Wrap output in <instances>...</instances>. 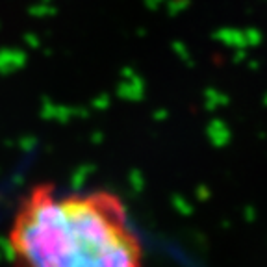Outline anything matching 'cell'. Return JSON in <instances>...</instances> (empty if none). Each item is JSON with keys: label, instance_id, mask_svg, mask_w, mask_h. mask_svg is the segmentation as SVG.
Segmentation results:
<instances>
[{"label": "cell", "instance_id": "obj_1", "mask_svg": "<svg viewBox=\"0 0 267 267\" xmlns=\"http://www.w3.org/2000/svg\"><path fill=\"white\" fill-rule=\"evenodd\" d=\"M9 267H143L123 200L106 189L28 187L6 228Z\"/></svg>", "mask_w": 267, "mask_h": 267}]
</instances>
